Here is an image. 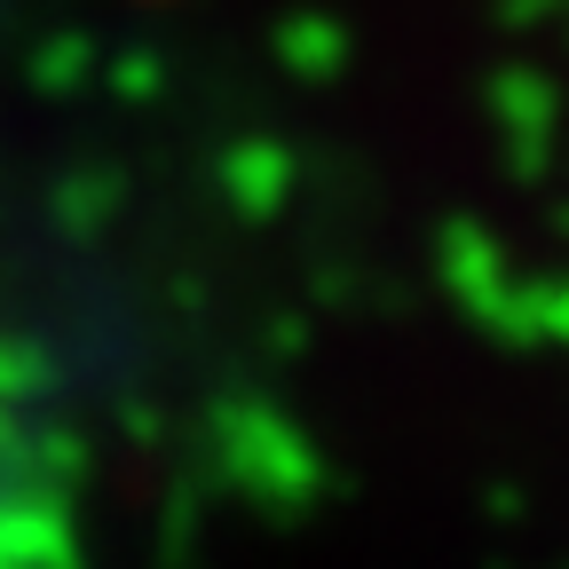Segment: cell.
I'll return each mask as SVG.
<instances>
[{"mask_svg": "<svg viewBox=\"0 0 569 569\" xmlns=\"http://www.w3.org/2000/svg\"><path fill=\"white\" fill-rule=\"evenodd\" d=\"M0 569H88L56 490V451L32 436L9 388H0Z\"/></svg>", "mask_w": 569, "mask_h": 569, "instance_id": "obj_1", "label": "cell"}]
</instances>
